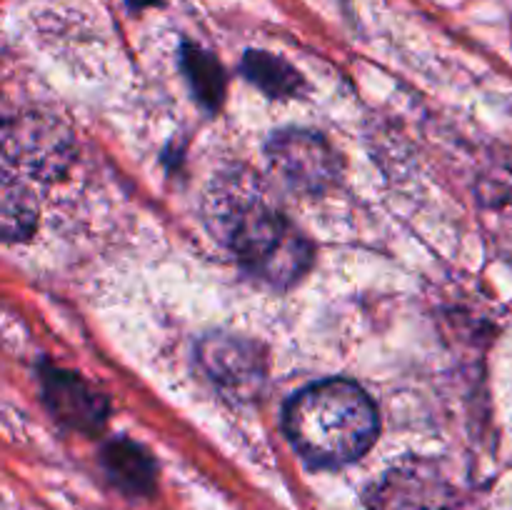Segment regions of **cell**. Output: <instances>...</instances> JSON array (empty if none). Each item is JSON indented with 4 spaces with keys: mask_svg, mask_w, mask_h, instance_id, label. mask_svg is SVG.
I'll return each mask as SVG.
<instances>
[{
    "mask_svg": "<svg viewBox=\"0 0 512 510\" xmlns=\"http://www.w3.org/2000/svg\"><path fill=\"white\" fill-rule=\"evenodd\" d=\"M285 433L300 458L338 468L363 458L378 435V408L360 385L330 378L298 390L285 405Z\"/></svg>",
    "mask_w": 512,
    "mask_h": 510,
    "instance_id": "1",
    "label": "cell"
},
{
    "mask_svg": "<svg viewBox=\"0 0 512 510\" xmlns=\"http://www.w3.org/2000/svg\"><path fill=\"white\" fill-rule=\"evenodd\" d=\"M230 248L245 270L275 288H290L313 263V248L305 235L263 203L240 205L230 220Z\"/></svg>",
    "mask_w": 512,
    "mask_h": 510,
    "instance_id": "2",
    "label": "cell"
},
{
    "mask_svg": "<svg viewBox=\"0 0 512 510\" xmlns=\"http://www.w3.org/2000/svg\"><path fill=\"white\" fill-rule=\"evenodd\" d=\"M268 165L285 188L303 195L325 193L340 175L333 145L310 130H283L268 143Z\"/></svg>",
    "mask_w": 512,
    "mask_h": 510,
    "instance_id": "3",
    "label": "cell"
},
{
    "mask_svg": "<svg viewBox=\"0 0 512 510\" xmlns=\"http://www.w3.org/2000/svg\"><path fill=\"white\" fill-rule=\"evenodd\" d=\"M198 353L205 373L225 393L248 398V395L258 393L263 385V355L248 340L233 338V335H210L200 343Z\"/></svg>",
    "mask_w": 512,
    "mask_h": 510,
    "instance_id": "4",
    "label": "cell"
},
{
    "mask_svg": "<svg viewBox=\"0 0 512 510\" xmlns=\"http://www.w3.org/2000/svg\"><path fill=\"white\" fill-rule=\"evenodd\" d=\"M43 398L55 418L85 433H95L105 423V400L83 378L65 370H43Z\"/></svg>",
    "mask_w": 512,
    "mask_h": 510,
    "instance_id": "5",
    "label": "cell"
},
{
    "mask_svg": "<svg viewBox=\"0 0 512 510\" xmlns=\"http://www.w3.org/2000/svg\"><path fill=\"white\" fill-rule=\"evenodd\" d=\"M60 153L63 145L55 140V135L45 133L43 123H33V128L18 123V133L13 130L5 133V160L18 163V168H30L38 173L45 168H58Z\"/></svg>",
    "mask_w": 512,
    "mask_h": 510,
    "instance_id": "6",
    "label": "cell"
},
{
    "mask_svg": "<svg viewBox=\"0 0 512 510\" xmlns=\"http://www.w3.org/2000/svg\"><path fill=\"white\" fill-rule=\"evenodd\" d=\"M103 465L110 478L130 493H145L155 483V465L140 445L130 440H113L103 450Z\"/></svg>",
    "mask_w": 512,
    "mask_h": 510,
    "instance_id": "7",
    "label": "cell"
},
{
    "mask_svg": "<svg viewBox=\"0 0 512 510\" xmlns=\"http://www.w3.org/2000/svg\"><path fill=\"white\" fill-rule=\"evenodd\" d=\"M243 70L260 90H265L273 98H290L300 90L298 70L290 68L278 55L250 50L243 60Z\"/></svg>",
    "mask_w": 512,
    "mask_h": 510,
    "instance_id": "8",
    "label": "cell"
},
{
    "mask_svg": "<svg viewBox=\"0 0 512 510\" xmlns=\"http://www.w3.org/2000/svg\"><path fill=\"white\" fill-rule=\"evenodd\" d=\"M183 70L188 75L190 85H193L195 95L203 100L208 108H218L225 93V75L218 60L205 50L195 48V45H185L183 48Z\"/></svg>",
    "mask_w": 512,
    "mask_h": 510,
    "instance_id": "9",
    "label": "cell"
},
{
    "mask_svg": "<svg viewBox=\"0 0 512 510\" xmlns=\"http://www.w3.org/2000/svg\"><path fill=\"white\" fill-rule=\"evenodd\" d=\"M35 223V210L30 203V193L13 180L5 178L3 185V233L5 238H20V233H28Z\"/></svg>",
    "mask_w": 512,
    "mask_h": 510,
    "instance_id": "10",
    "label": "cell"
},
{
    "mask_svg": "<svg viewBox=\"0 0 512 510\" xmlns=\"http://www.w3.org/2000/svg\"><path fill=\"white\" fill-rule=\"evenodd\" d=\"M128 3L133 5V8H145V5L155 3V0H128Z\"/></svg>",
    "mask_w": 512,
    "mask_h": 510,
    "instance_id": "11",
    "label": "cell"
}]
</instances>
